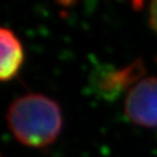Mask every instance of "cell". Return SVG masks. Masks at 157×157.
<instances>
[{
	"instance_id": "1",
	"label": "cell",
	"mask_w": 157,
	"mask_h": 157,
	"mask_svg": "<svg viewBox=\"0 0 157 157\" xmlns=\"http://www.w3.org/2000/svg\"><path fill=\"white\" fill-rule=\"evenodd\" d=\"M7 122L17 142L40 148L58 139L63 118L58 103L46 95L33 93L17 97L11 103Z\"/></svg>"
},
{
	"instance_id": "2",
	"label": "cell",
	"mask_w": 157,
	"mask_h": 157,
	"mask_svg": "<svg viewBox=\"0 0 157 157\" xmlns=\"http://www.w3.org/2000/svg\"><path fill=\"white\" fill-rule=\"evenodd\" d=\"M124 113L132 123L157 128V76L143 78L128 91Z\"/></svg>"
},
{
	"instance_id": "3",
	"label": "cell",
	"mask_w": 157,
	"mask_h": 157,
	"mask_svg": "<svg viewBox=\"0 0 157 157\" xmlns=\"http://www.w3.org/2000/svg\"><path fill=\"white\" fill-rule=\"evenodd\" d=\"M0 80L11 81L17 75L24 62V49L19 37L12 29L2 26L0 31Z\"/></svg>"
},
{
	"instance_id": "4",
	"label": "cell",
	"mask_w": 157,
	"mask_h": 157,
	"mask_svg": "<svg viewBox=\"0 0 157 157\" xmlns=\"http://www.w3.org/2000/svg\"><path fill=\"white\" fill-rule=\"evenodd\" d=\"M150 24L157 34V1H153L150 6Z\"/></svg>"
}]
</instances>
